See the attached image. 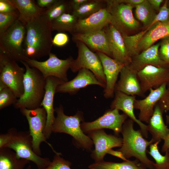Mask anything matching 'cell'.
I'll return each mask as SVG.
<instances>
[{"mask_svg": "<svg viewBox=\"0 0 169 169\" xmlns=\"http://www.w3.org/2000/svg\"><path fill=\"white\" fill-rule=\"evenodd\" d=\"M43 13L25 26L23 48L26 58L37 60L51 53L53 45L51 22Z\"/></svg>", "mask_w": 169, "mask_h": 169, "instance_id": "cell-1", "label": "cell"}, {"mask_svg": "<svg viewBox=\"0 0 169 169\" xmlns=\"http://www.w3.org/2000/svg\"><path fill=\"white\" fill-rule=\"evenodd\" d=\"M134 122L130 119L123 123L121 132L123 136L122 145L117 150L127 159L135 157L143 168L153 169L154 162L148 158L146 154L147 148L152 144L151 142L144 138L140 130L134 129Z\"/></svg>", "mask_w": 169, "mask_h": 169, "instance_id": "cell-2", "label": "cell"}, {"mask_svg": "<svg viewBox=\"0 0 169 169\" xmlns=\"http://www.w3.org/2000/svg\"><path fill=\"white\" fill-rule=\"evenodd\" d=\"M21 62L26 69L23 79V93L13 105L16 109H34L41 107L45 93L46 79L37 69L26 62Z\"/></svg>", "mask_w": 169, "mask_h": 169, "instance_id": "cell-3", "label": "cell"}, {"mask_svg": "<svg viewBox=\"0 0 169 169\" xmlns=\"http://www.w3.org/2000/svg\"><path fill=\"white\" fill-rule=\"evenodd\" d=\"M57 116L53 126V132L64 133L71 136L81 147L90 150L93 142L91 139L86 135L81 127L83 121V113L78 111L75 115L68 116L64 112L62 105L55 109Z\"/></svg>", "mask_w": 169, "mask_h": 169, "instance_id": "cell-4", "label": "cell"}, {"mask_svg": "<svg viewBox=\"0 0 169 169\" xmlns=\"http://www.w3.org/2000/svg\"><path fill=\"white\" fill-rule=\"evenodd\" d=\"M26 27L18 19L5 32L0 35V54L16 61L26 58L23 43Z\"/></svg>", "mask_w": 169, "mask_h": 169, "instance_id": "cell-5", "label": "cell"}, {"mask_svg": "<svg viewBox=\"0 0 169 169\" xmlns=\"http://www.w3.org/2000/svg\"><path fill=\"white\" fill-rule=\"evenodd\" d=\"M11 133L10 141L5 147L15 151L18 158L24 159L35 164L38 169H45L51 161L36 154L33 150L32 137L29 131H18L15 129L9 130Z\"/></svg>", "mask_w": 169, "mask_h": 169, "instance_id": "cell-6", "label": "cell"}, {"mask_svg": "<svg viewBox=\"0 0 169 169\" xmlns=\"http://www.w3.org/2000/svg\"><path fill=\"white\" fill-rule=\"evenodd\" d=\"M21 112L27 119L29 127V132L32 137L33 150L38 156L41 152L40 145L43 142L47 144L55 153L52 145L46 141L44 132L46 126L47 115L45 109L40 107L34 109L21 108Z\"/></svg>", "mask_w": 169, "mask_h": 169, "instance_id": "cell-7", "label": "cell"}, {"mask_svg": "<svg viewBox=\"0 0 169 169\" xmlns=\"http://www.w3.org/2000/svg\"><path fill=\"white\" fill-rule=\"evenodd\" d=\"M25 68L16 61L0 54V80L14 93L18 99L23 93V79Z\"/></svg>", "mask_w": 169, "mask_h": 169, "instance_id": "cell-8", "label": "cell"}, {"mask_svg": "<svg viewBox=\"0 0 169 169\" xmlns=\"http://www.w3.org/2000/svg\"><path fill=\"white\" fill-rule=\"evenodd\" d=\"M78 49L77 58L74 59L70 69L75 73L82 68H86L91 71L99 81L105 87L106 80L100 58L96 53L92 51L84 43L75 41Z\"/></svg>", "mask_w": 169, "mask_h": 169, "instance_id": "cell-9", "label": "cell"}, {"mask_svg": "<svg viewBox=\"0 0 169 169\" xmlns=\"http://www.w3.org/2000/svg\"><path fill=\"white\" fill-rule=\"evenodd\" d=\"M106 8L112 16L111 24L122 35L137 29L139 22L135 18L132 12L133 6L122 3H118L115 0H105Z\"/></svg>", "mask_w": 169, "mask_h": 169, "instance_id": "cell-10", "label": "cell"}, {"mask_svg": "<svg viewBox=\"0 0 169 169\" xmlns=\"http://www.w3.org/2000/svg\"><path fill=\"white\" fill-rule=\"evenodd\" d=\"M49 58L44 61L26 58L24 61L30 67L38 70L46 79L54 77L64 82L68 81L67 72L74 59L70 56L65 59H59L54 54L51 53Z\"/></svg>", "mask_w": 169, "mask_h": 169, "instance_id": "cell-11", "label": "cell"}, {"mask_svg": "<svg viewBox=\"0 0 169 169\" xmlns=\"http://www.w3.org/2000/svg\"><path fill=\"white\" fill-rule=\"evenodd\" d=\"M128 117L124 113L120 114L119 110L111 109L94 121H83L81 124V127L85 133L103 129H109L112 130L117 135L121 133L123 125Z\"/></svg>", "mask_w": 169, "mask_h": 169, "instance_id": "cell-12", "label": "cell"}, {"mask_svg": "<svg viewBox=\"0 0 169 169\" xmlns=\"http://www.w3.org/2000/svg\"><path fill=\"white\" fill-rule=\"evenodd\" d=\"M88 134L95 145V149L92 151L91 156L95 162L104 161L105 156L109 150L122 146V138L117 135L108 134L102 129L91 131Z\"/></svg>", "mask_w": 169, "mask_h": 169, "instance_id": "cell-13", "label": "cell"}, {"mask_svg": "<svg viewBox=\"0 0 169 169\" xmlns=\"http://www.w3.org/2000/svg\"><path fill=\"white\" fill-rule=\"evenodd\" d=\"M137 77L142 92L156 89L169 79V68L149 65L138 72Z\"/></svg>", "mask_w": 169, "mask_h": 169, "instance_id": "cell-14", "label": "cell"}, {"mask_svg": "<svg viewBox=\"0 0 169 169\" xmlns=\"http://www.w3.org/2000/svg\"><path fill=\"white\" fill-rule=\"evenodd\" d=\"M64 82L54 77H49L46 79L45 94L41 104L45 110L47 115V121L44 133L46 139L50 137L53 132L52 129L56 117L54 115V95L57 86Z\"/></svg>", "mask_w": 169, "mask_h": 169, "instance_id": "cell-15", "label": "cell"}, {"mask_svg": "<svg viewBox=\"0 0 169 169\" xmlns=\"http://www.w3.org/2000/svg\"><path fill=\"white\" fill-rule=\"evenodd\" d=\"M93 84L100 86L104 89L105 88L91 71L86 68H82L78 71L77 75L73 79L59 85L56 93L74 95L81 89Z\"/></svg>", "mask_w": 169, "mask_h": 169, "instance_id": "cell-16", "label": "cell"}, {"mask_svg": "<svg viewBox=\"0 0 169 169\" xmlns=\"http://www.w3.org/2000/svg\"><path fill=\"white\" fill-rule=\"evenodd\" d=\"M96 53L99 56L103 68L106 80V85L104 91L105 98H112L115 95V88L118 75L123 66L122 64L106 54L99 51Z\"/></svg>", "mask_w": 169, "mask_h": 169, "instance_id": "cell-17", "label": "cell"}, {"mask_svg": "<svg viewBox=\"0 0 169 169\" xmlns=\"http://www.w3.org/2000/svg\"><path fill=\"white\" fill-rule=\"evenodd\" d=\"M111 15L105 7L87 18L78 19L74 33H86L100 30L111 24Z\"/></svg>", "mask_w": 169, "mask_h": 169, "instance_id": "cell-18", "label": "cell"}, {"mask_svg": "<svg viewBox=\"0 0 169 169\" xmlns=\"http://www.w3.org/2000/svg\"><path fill=\"white\" fill-rule=\"evenodd\" d=\"M167 90V83H166L157 89H151L149 95L144 99L135 100L134 108L140 111L138 119L140 121L148 123L155 105Z\"/></svg>", "mask_w": 169, "mask_h": 169, "instance_id": "cell-19", "label": "cell"}, {"mask_svg": "<svg viewBox=\"0 0 169 169\" xmlns=\"http://www.w3.org/2000/svg\"><path fill=\"white\" fill-rule=\"evenodd\" d=\"M105 28V30L113 59L124 64H130L132 58L129 54L121 33L111 24Z\"/></svg>", "mask_w": 169, "mask_h": 169, "instance_id": "cell-20", "label": "cell"}, {"mask_svg": "<svg viewBox=\"0 0 169 169\" xmlns=\"http://www.w3.org/2000/svg\"><path fill=\"white\" fill-rule=\"evenodd\" d=\"M137 73L130 64L124 65L120 72V79L115 85V92L120 91L129 95L144 96L138 79Z\"/></svg>", "mask_w": 169, "mask_h": 169, "instance_id": "cell-21", "label": "cell"}, {"mask_svg": "<svg viewBox=\"0 0 169 169\" xmlns=\"http://www.w3.org/2000/svg\"><path fill=\"white\" fill-rule=\"evenodd\" d=\"M114 95V99L110 105L111 109H116L122 111L130 119L138 124L143 136L147 138V125L137 119L134 113V104L136 99V96L128 95L118 91L115 92Z\"/></svg>", "mask_w": 169, "mask_h": 169, "instance_id": "cell-22", "label": "cell"}, {"mask_svg": "<svg viewBox=\"0 0 169 169\" xmlns=\"http://www.w3.org/2000/svg\"><path fill=\"white\" fill-rule=\"evenodd\" d=\"M72 35L74 41H81L92 49L112 57L104 28L86 33H74Z\"/></svg>", "mask_w": 169, "mask_h": 169, "instance_id": "cell-23", "label": "cell"}, {"mask_svg": "<svg viewBox=\"0 0 169 169\" xmlns=\"http://www.w3.org/2000/svg\"><path fill=\"white\" fill-rule=\"evenodd\" d=\"M160 44H153L132 57L131 65L138 72L149 65L168 68L160 57L159 50Z\"/></svg>", "mask_w": 169, "mask_h": 169, "instance_id": "cell-24", "label": "cell"}, {"mask_svg": "<svg viewBox=\"0 0 169 169\" xmlns=\"http://www.w3.org/2000/svg\"><path fill=\"white\" fill-rule=\"evenodd\" d=\"M163 112L158 104L155 105L152 115L148 123V130L152 136L151 144L165 141L169 135V129L165 124Z\"/></svg>", "mask_w": 169, "mask_h": 169, "instance_id": "cell-25", "label": "cell"}, {"mask_svg": "<svg viewBox=\"0 0 169 169\" xmlns=\"http://www.w3.org/2000/svg\"><path fill=\"white\" fill-rule=\"evenodd\" d=\"M140 41L138 46V50L143 51L154 44L161 39L169 37V19L164 22H158L153 25Z\"/></svg>", "mask_w": 169, "mask_h": 169, "instance_id": "cell-26", "label": "cell"}, {"mask_svg": "<svg viewBox=\"0 0 169 169\" xmlns=\"http://www.w3.org/2000/svg\"><path fill=\"white\" fill-rule=\"evenodd\" d=\"M18 10V19L26 26L34 18L41 15L46 8L39 7L32 0H9Z\"/></svg>", "mask_w": 169, "mask_h": 169, "instance_id": "cell-27", "label": "cell"}, {"mask_svg": "<svg viewBox=\"0 0 169 169\" xmlns=\"http://www.w3.org/2000/svg\"><path fill=\"white\" fill-rule=\"evenodd\" d=\"M30 161L17 158L15 152L7 147L0 148V169H24Z\"/></svg>", "mask_w": 169, "mask_h": 169, "instance_id": "cell-28", "label": "cell"}, {"mask_svg": "<svg viewBox=\"0 0 169 169\" xmlns=\"http://www.w3.org/2000/svg\"><path fill=\"white\" fill-rule=\"evenodd\" d=\"M78 19L71 13H64L51 22V30L59 32H68L72 34Z\"/></svg>", "mask_w": 169, "mask_h": 169, "instance_id": "cell-29", "label": "cell"}, {"mask_svg": "<svg viewBox=\"0 0 169 169\" xmlns=\"http://www.w3.org/2000/svg\"><path fill=\"white\" fill-rule=\"evenodd\" d=\"M139 161L136 159L131 161L128 160L121 162L101 161L94 162L88 166L89 169H144Z\"/></svg>", "mask_w": 169, "mask_h": 169, "instance_id": "cell-30", "label": "cell"}, {"mask_svg": "<svg viewBox=\"0 0 169 169\" xmlns=\"http://www.w3.org/2000/svg\"><path fill=\"white\" fill-rule=\"evenodd\" d=\"M136 18L144 25L147 27L155 18L156 15L155 10L152 8L148 0H144L135 6Z\"/></svg>", "mask_w": 169, "mask_h": 169, "instance_id": "cell-31", "label": "cell"}, {"mask_svg": "<svg viewBox=\"0 0 169 169\" xmlns=\"http://www.w3.org/2000/svg\"><path fill=\"white\" fill-rule=\"evenodd\" d=\"M105 3V0H89L77 9L72 11L71 13L78 19H84L105 8L104 5Z\"/></svg>", "mask_w": 169, "mask_h": 169, "instance_id": "cell-32", "label": "cell"}, {"mask_svg": "<svg viewBox=\"0 0 169 169\" xmlns=\"http://www.w3.org/2000/svg\"><path fill=\"white\" fill-rule=\"evenodd\" d=\"M69 1L57 0L51 7L45 9L43 14L51 22L64 13H69Z\"/></svg>", "mask_w": 169, "mask_h": 169, "instance_id": "cell-33", "label": "cell"}, {"mask_svg": "<svg viewBox=\"0 0 169 169\" xmlns=\"http://www.w3.org/2000/svg\"><path fill=\"white\" fill-rule=\"evenodd\" d=\"M157 142L150 146L149 153L155 160V163L153 164V169H169V153H165L163 156L159 151Z\"/></svg>", "mask_w": 169, "mask_h": 169, "instance_id": "cell-34", "label": "cell"}, {"mask_svg": "<svg viewBox=\"0 0 169 169\" xmlns=\"http://www.w3.org/2000/svg\"><path fill=\"white\" fill-rule=\"evenodd\" d=\"M148 30L146 28L145 30L134 35H122L128 52L131 58L139 54L138 50V45Z\"/></svg>", "mask_w": 169, "mask_h": 169, "instance_id": "cell-35", "label": "cell"}, {"mask_svg": "<svg viewBox=\"0 0 169 169\" xmlns=\"http://www.w3.org/2000/svg\"><path fill=\"white\" fill-rule=\"evenodd\" d=\"M18 11L12 13H0V35L5 32L19 17Z\"/></svg>", "mask_w": 169, "mask_h": 169, "instance_id": "cell-36", "label": "cell"}, {"mask_svg": "<svg viewBox=\"0 0 169 169\" xmlns=\"http://www.w3.org/2000/svg\"><path fill=\"white\" fill-rule=\"evenodd\" d=\"M13 92L8 87L0 91V109L12 105H14L18 99Z\"/></svg>", "mask_w": 169, "mask_h": 169, "instance_id": "cell-37", "label": "cell"}, {"mask_svg": "<svg viewBox=\"0 0 169 169\" xmlns=\"http://www.w3.org/2000/svg\"><path fill=\"white\" fill-rule=\"evenodd\" d=\"M60 154V153H55L53 160L45 169H71V163L61 157Z\"/></svg>", "mask_w": 169, "mask_h": 169, "instance_id": "cell-38", "label": "cell"}, {"mask_svg": "<svg viewBox=\"0 0 169 169\" xmlns=\"http://www.w3.org/2000/svg\"><path fill=\"white\" fill-rule=\"evenodd\" d=\"M169 19V8L167 7V1H166L162 7L160 8L158 13L155 18L147 27L149 28L153 25L158 22H164Z\"/></svg>", "mask_w": 169, "mask_h": 169, "instance_id": "cell-39", "label": "cell"}, {"mask_svg": "<svg viewBox=\"0 0 169 169\" xmlns=\"http://www.w3.org/2000/svg\"><path fill=\"white\" fill-rule=\"evenodd\" d=\"M159 50L161 59L169 66V37L162 39Z\"/></svg>", "mask_w": 169, "mask_h": 169, "instance_id": "cell-40", "label": "cell"}, {"mask_svg": "<svg viewBox=\"0 0 169 169\" xmlns=\"http://www.w3.org/2000/svg\"><path fill=\"white\" fill-rule=\"evenodd\" d=\"M69 41L68 35L63 32L57 33L53 39L54 45L58 47H62L66 45Z\"/></svg>", "mask_w": 169, "mask_h": 169, "instance_id": "cell-41", "label": "cell"}, {"mask_svg": "<svg viewBox=\"0 0 169 169\" xmlns=\"http://www.w3.org/2000/svg\"><path fill=\"white\" fill-rule=\"evenodd\" d=\"M18 11L9 0H0V13H12Z\"/></svg>", "mask_w": 169, "mask_h": 169, "instance_id": "cell-42", "label": "cell"}, {"mask_svg": "<svg viewBox=\"0 0 169 169\" xmlns=\"http://www.w3.org/2000/svg\"><path fill=\"white\" fill-rule=\"evenodd\" d=\"M167 90L166 93L157 103L163 113L169 111V90Z\"/></svg>", "mask_w": 169, "mask_h": 169, "instance_id": "cell-43", "label": "cell"}, {"mask_svg": "<svg viewBox=\"0 0 169 169\" xmlns=\"http://www.w3.org/2000/svg\"><path fill=\"white\" fill-rule=\"evenodd\" d=\"M89 0H72L69 1V12H71L88 2Z\"/></svg>", "mask_w": 169, "mask_h": 169, "instance_id": "cell-44", "label": "cell"}, {"mask_svg": "<svg viewBox=\"0 0 169 169\" xmlns=\"http://www.w3.org/2000/svg\"><path fill=\"white\" fill-rule=\"evenodd\" d=\"M11 133L8 130L7 133L0 135V148L5 147L10 141Z\"/></svg>", "mask_w": 169, "mask_h": 169, "instance_id": "cell-45", "label": "cell"}, {"mask_svg": "<svg viewBox=\"0 0 169 169\" xmlns=\"http://www.w3.org/2000/svg\"><path fill=\"white\" fill-rule=\"evenodd\" d=\"M57 0H37V4L41 8H48L51 7Z\"/></svg>", "mask_w": 169, "mask_h": 169, "instance_id": "cell-46", "label": "cell"}, {"mask_svg": "<svg viewBox=\"0 0 169 169\" xmlns=\"http://www.w3.org/2000/svg\"><path fill=\"white\" fill-rule=\"evenodd\" d=\"M166 124L169 125V115H166ZM161 152L163 153H169V135L164 141V143L161 148Z\"/></svg>", "mask_w": 169, "mask_h": 169, "instance_id": "cell-47", "label": "cell"}, {"mask_svg": "<svg viewBox=\"0 0 169 169\" xmlns=\"http://www.w3.org/2000/svg\"><path fill=\"white\" fill-rule=\"evenodd\" d=\"M144 0H115L118 3H122L130 5L133 6L136 5L142 2Z\"/></svg>", "mask_w": 169, "mask_h": 169, "instance_id": "cell-48", "label": "cell"}, {"mask_svg": "<svg viewBox=\"0 0 169 169\" xmlns=\"http://www.w3.org/2000/svg\"><path fill=\"white\" fill-rule=\"evenodd\" d=\"M108 154L120 158L124 161H126L128 160L125 158L120 151H118L117 150L116 151H115L112 149H111L108 152Z\"/></svg>", "mask_w": 169, "mask_h": 169, "instance_id": "cell-49", "label": "cell"}, {"mask_svg": "<svg viewBox=\"0 0 169 169\" xmlns=\"http://www.w3.org/2000/svg\"><path fill=\"white\" fill-rule=\"evenodd\" d=\"M152 8L155 10L159 11L160 6L163 0H148Z\"/></svg>", "mask_w": 169, "mask_h": 169, "instance_id": "cell-50", "label": "cell"}, {"mask_svg": "<svg viewBox=\"0 0 169 169\" xmlns=\"http://www.w3.org/2000/svg\"><path fill=\"white\" fill-rule=\"evenodd\" d=\"M7 87H8L7 86L3 81L0 80V91Z\"/></svg>", "mask_w": 169, "mask_h": 169, "instance_id": "cell-51", "label": "cell"}, {"mask_svg": "<svg viewBox=\"0 0 169 169\" xmlns=\"http://www.w3.org/2000/svg\"><path fill=\"white\" fill-rule=\"evenodd\" d=\"M167 90H169V79L167 83Z\"/></svg>", "mask_w": 169, "mask_h": 169, "instance_id": "cell-52", "label": "cell"}, {"mask_svg": "<svg viewBox=\"0 0 169 169\" xmlns=\"http://www.w3.org/2000/svg\"><path fill=\"white\" fill-rule=\"evenodd\" d=\"M25 169H32V168L31 166L28 165L27 167Z\"/></svg>", "mask_w": 169, "mask_h": 169, "instance_id": "cell-53", "label": "cell"}, {"mask_svg": "<svg viewBox=\"0 0 169 169\" xmlns=\"http://www.w3.org/2000/svg\"><path fill=\"white\" fill-rule=\"evenodd\" d=\"M144 169H146V168H144Z\"/></svg>", "mask_w": 169, "mask_h": 169, "instance_id": "cell-54", "label": "cell"}]
</instances>
